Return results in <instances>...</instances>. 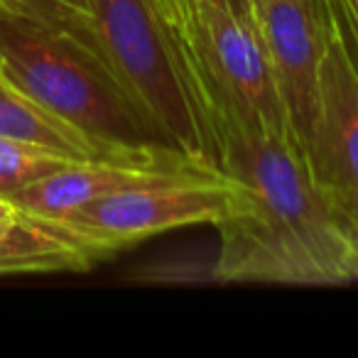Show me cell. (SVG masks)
I'll use <instances>...</instances> for the list:
<instances>
[{"instance_id":"obj_1","label":"cell","mask_w":358,"mask_h":358,"mask_svg":"<svg viewBox=\"0 0 358 358\" xmlns=\"http://www.w3.org/2000/svg\"><path fill=\"white\" fill-rule=\"evenodd\" d=\"M211 130L216 162L236 185L214 224L221 243L211 275L221 282H351L336 201L314 177L297 138L226 118Z\"/></svg>"},{"instance_id":"obj_2","label":"cell","mask_w":358,"mask_h":358,"mask_svg":"<svg viewBox=\"0 0 358 358\" xmlns=\"http://www.w3.org/2000/svg\"><path fill=\"white\" fill-rule=\"evenodd\" d=\"M0 79L101 150L162 143L96 52L30 17L0 13Z\"/></svg>"},{"instance_id":"obj_3","label":"cell","mask_w":358,"mask_h":358,"mask_svg":"<svg viewBox=\"0 0 358 358\" xmlns=\"http://www.w3.org/2000/svg\"><path fill=\"white\" fill-rule=\"evenodd\" d=\"M89 6L96 52L140 118L164 145L216 162L194 76L152 0H89Z\"/></svg>"},{"instance_id":"obj_4","label":"cell","mask_w":358,"mask_h":358,"mask_svg":"<svg viewBox=\"0 0 358 358\" xmlns=\"http://www.w3.org/2000/svg\"><path fill=\"white\" fill-rule=\"evenodd\" d=\"M192 10L209 125L226 118L248 130L294 135L258 20L209 3H194Z\"/></svg>"},{"instance_id":"obj_5","label":"cell","mask_w":358,"mask_h":358,"mask_svg":"<svg viewBox=\"0 0 358 358\" xmlns=\"http://www.w3.org/2000/svg\"><path fill=\"white\" fill-rule=\"evenodd\" d=\"M234 189V179L221 167L162 177L91 201L62 219V224L106 260L115 250L157 234L199 224L214 226L229 206Z\"/></svg>"},{"instance_id":"obj_6","label":"cell","mask_w":358,"mask_h":358,"mask_svg":"<svg viewBox=\"0 0 358 358\" xmlns=\"http://www.w3.org/2000/svg\"><path fill=\"white\" fill-rule=\"evenodd\" d=\"M211 159L196 157L164 143H145L115 148L89 159H74L40 182L15 192L10 201L22 214L47 221H62L76 209L99 201L128 187L179 174H196L216 169Z\"/></svg>"},{"instance_id":"obj_7","label":"cell","mask_w":358,"mask_h":358,"mask_svg":"<svg viewBox=\"0 0 358 358\" xmlns=\"http://www.w3.org/2000/svg\"><path fill=\"white\" fill-rule=\"evenodd\" d=\"M278 89L297 143L307 145L317 115L319 66L327 47L324 0H255Z\"/></svg>"},{"instance_id":"obj_8","label":"cell","mask_w":358,"mask_h":358,"mask_svg":"<svg viewBox=\"0 0 358 358\" xmlns=\"http://www.w3.org/2000/svg\"><path fill=\"white\" fill-rule=\"evenodd\" d=\"M304 155L314 177L334 196L358 192V74L329 15L327 47L319 66L317 115Z\"/></svg>"},{"instance_id":"obj_9","label":"cell","mask_w":358,"mask_h":358,"mask_svg":"<svg viewBox=\"0 0 358 358\" xmlns=\"http://www.w3.org/2000/svg\"><path fill=\"white\" fill-rule=\"evenodd\" d=\"M103 260L62 221L17 214L0 224V275L81 273Z\"/></svg>"},{"instance_id":"obj_10","label":"cell","mask_w":358,"mask_h":358,"mask_svg":"<svg viewBox=\"0 0 358 358\" xmlns=\"http://www.w3.org/2000/svg\"><path fill=\"white\" fill-rule=\"evenodd\" d=\"M0 135L30 140V143L45 145V148L64 152L74 159H89L96 155L110 152V150H101L84 133L52 115L50 110L37 106L35 101H30L3 79H0Z\"/></svg>"},{"instance_id":"obj_11","label":"cell","mask_w":358,"mask_h":358,"mask_svg":"<svg viewBox=\"0 0 358 358\" xmlns=\"http://www.w3.org/2000/svg\"><path fill=\"white\" fill-rule=\"evenodd\" d=\"M69 162H74V157L64 152L30 140L0 135V196L10 199L15 192L35 185Z\"/></svg>"},{"instance_id":"obj_12","label":"cell","mask_w":358,"mask_h":358,"mask_svg":"<svg viewBox=\"0 0 358 358\" xmlns=\"http://www.w3.org/2000/svg\"><path fill=\"white\" fill-rule=\"evenodd\" d=\"M0 13L22 15L42 22V25H50L55 30L76 37L81 45L96 52L89 0H0ZM96 57H99V52H96Z\"/></svg>"},{"instance_id":"obj_13","label":"cell","mask_w":358,"mask_h":358,"mask_svg":"<svg viewBox=\"0 0 358 358\" xmlns=\"http://www.w3.org/2000/svg\"><path fill=\"white\" fill-rule=\"evenodd\" d=\"M152 6L157 8L164 27L169 30V35L174 37L177 47L182 50V55H185V62H187V66H189L192 76H194V84H196V89H199L201 103H204V110H206L204 89H201V74H199V59H196V47H194V10H192V0H152ZM206 120H209V115H206Z\"/></svg>"},{"instance_id":"obj_14","label":"cell","mask_w":358,"mask_h":358,"mask_svg":"<svg viewBox=\"0 0 358 358\" xmlns=\"http://www.w3.org/2000/svg\"><path fill=\"white\" fill-rule=\"evenodd\" d=\"M331 27L358 74V0H324Z\"/></svg>"},{"instance_id":"obj_15","label":"cell","mask_w":358,"mask_h":358,"mask_svg":"<svg viewBox=\"0 0 358 358\" xmlns=\"http://www.w3.org/2000/svg\"><path fill=\"white\" fill-rule=\"evenodd\" d=\"M338 219H341L343 234L348 241V255H351V280H358V192L334 196Z\"/></svg>"},{"instance_id":"obj_16","label":"cell","mask_w":358,"mask_h":358,"mask_svg":"<svg viewBox=\"0 0 358 358\" xmlns=\"http://www.w3.org/2000/svg\"><path fill=\"white\" fill-rule=\"evenodd\" d=\"M194 3H209V6L229 10L238 17H245V20H258V15H255V0H192V6Z\"/></svg>"},{"instance_id":"obj_17","label":"cell","mask_w":358,"mask_h":358,"mask_svg":"<svg viewBox=\"0 0 358 358\" xmlns=\"http://www.w3.org/2000/svg\"><path fill=\"white\" fill-rule=\"evenodd\" d=\"M17 214H20V211L15 209V204H13L10 199H6V196H0V224H8V221H13Z\"/></svg>"}]
</instances>
